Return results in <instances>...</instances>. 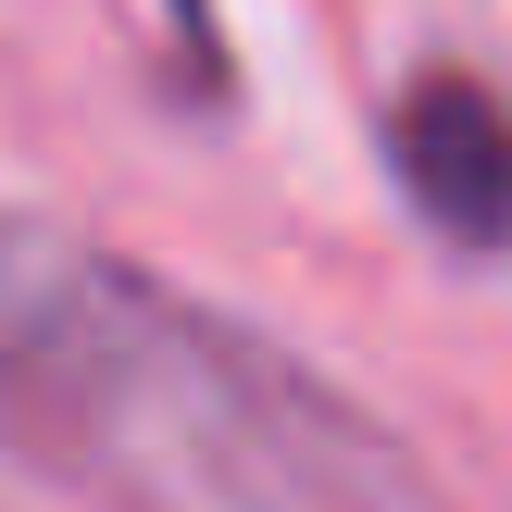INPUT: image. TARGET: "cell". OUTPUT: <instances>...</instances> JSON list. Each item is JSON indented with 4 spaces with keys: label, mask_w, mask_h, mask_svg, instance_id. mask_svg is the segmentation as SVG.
Here are the masks:
<instances>
[{
    "label": "cell",
    "mask_w": 512,
    "mask_h": 512,
    "mask_svg": "<svg viewBox=\"0 0 512 512\" xmlns=\"http://www.w3.org/2000/svg\"><path fill=\"white\" fill-rule=\"evenodd\" d=\"M0 475L138 512H425L313 363L50 213H0Z\"/></svg>",
    "instance_id": "6da1fadb"
},
{
    "label": "cell",
    "mask_w": 512,
    "mask_h": 512,
    "mask_svg": "<svg viewBox=\"0 0 512 512\" xmlns=\"http://www.w3.org/2000/svg\"><path fill=\"white\" fill-rule=\"evenodd\" d=\"M175 38H188V63H200V75H225V63H213V0H175Z\"/></svg>",
    "instance_id": "3957f363"
},
{
    "label": "cell",
    "mask_w": 512,
    "mask_h": 512,
    "mask_svg": "<svg viewBox=\"0 0 512 512\" xmlns=\"http://www.w3.org/2000/svg\"><path fill=\"white\" fill-rule=\"evenodd\" d=\"M388 175L450 250H512V100L463 63H425L388 100Z\"/></svg>",
    "instance_id": "7a4b0ae2"
}]
</instances>
